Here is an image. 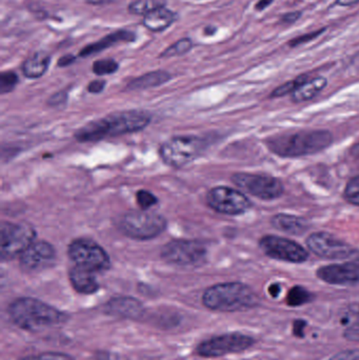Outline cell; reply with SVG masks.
Returning <instances> with one entry per match:
<instances>
[{"instance_id": "d6a6232c", "label": "cell", "mask_w": 359, "mask_h": 360, "mask_svg": "<svg viewBox=\"0 0 359 360\" xmlns=\"http://www.w3.org/2000/svg\"><path fill=\"white\" fill-rule=\"evenodd\" d=\"M20 360H74L70 355L65 353H57V352H48V353H41L39 355H31L28 357L22 358Z\"/></svg>"}, {"instance_id": "4fadbf2b", "label": "cell", "mask_w": 359, "mask_h": 360, "mask_svg": "<svg viewBox=\"0 0 359 360\" xmlns=\"http://www.w3.org/2000/svg\"><path fill=\"white\" fill-rule=\"evenodd\" d=\"M259 248L266 256L275 260L290 263H302L309 259L304 246L294 240L277 235H266L259 240Z\"/></svg>"}, {"instance_id": "44dd1931", "label": "cell", "mask_w": 359, "mask_h": 360, "mask_svg": "<svg viewBox=\"0 0 359 360\" xmlns=\"http://www.w3.org/2000/svg\"><path fill=\"white\" fill-rule=\"evenodd\" d=\"M327 78L323 77V76L309 78L292 93V101L295 103H302L312 100L327 86Z\"/></svg>"}, {"instance_id": "ffe728a7", "label": "cell", "mask_w": 359, "mask_h": 360, "mask_svg": "<svg viewBox=\"0 0 359 360\" xmlns=\"http://www.w3.org/2000/svg\"><path fill=\"white\" fill-rule=\"evenodd\" d=\"M136 35L133 32L121 29V31H116L114 33L110 34V35H107L106 37L102 38L95 44H91L89 46H85L81 51L79 55L81 57H89L91 55L97 54V53L102 52V51H104L106 48H110V46H115V44H119V42L134 41Z\"/></svg>"}, {"instance_id": "52a82bcc", "label": "cell", "mask_w": 359, "mask_h": 360, "mask_svg": "<svg viewBox=\"0 0 359 360\" xmlns=\"http://www.w3.org/2000/svg\"><path fill=\"white\" fill-rule=\"evenodd\" d=\"M36 232L27 222L1 223L0 231V255L3 260L13 259L35 241Z\"/></svg>"}, {"instance_id": "836d02e7", "label": "cell", "mask_w": 359, "mask_h": 360, "mask_svg": "<svg viewBox=\"0 0 359 360\" xmlns=\"http://www.w3.org/2000/svg\"><path fill=\"white\" fill-rule=\"evenodd\" d=\"M325 27L323 29H317V31L312 32V33L304 34V35L298 36V37L294 38V39L290 40L289 46L294 48V46H300V44H306V42L312 41L315 38L320 36L323 32L325 31Z\"/></svg>"}, {"instance_id": "f546056e", "label": "cell", "mask_w": 359, "mask_h": 360, "mask_svg": "<svg viewBox=\"0 0 359 360\" xmlns=\"http://www.w3.org/2000/svg\"><path fill=\"white\" fill-rule=\"evenodd\" d=\"M118 69V63L114 59H102L93 65V72L96 75L104 76L115 73Z\"/></svg>"}, {"instance_id": "7402d4cb", "label": "cell", "mask_w": 359, "mask_h": 360, "mask_svg": "<svg viewBox=\"0 0 359 360\" xmlns=\"http://www.w3.org/2000/svg\"><path fill=\"white\" fill-rule=\"evenodd\" d=\"M175 19V13L163 6L146 15L144 18V25L150 31L161 32L168 29Z\"/></svg>"}, {"instance_id": "ee69618b", "label": "cell", "mask_w": 359, "mask_h": 360, "mask_svg": "<svg viewBox=\"0 0 359 360\" xmlns=\"http://www.w3.org/2000/svg\"><path fill=\"white\" fill-rule=\"evenodd\" d=\"M351 154H352V156L359 159V141L353 145L352 149H351Z\"/></svg>"}, {"instance_id": "5b68a950", "label": "cell", "mask_w": 359, "mask_h": 360, "mask_svg": "<svg viewBox=\"0 0 359 360\" xmlns=\"http://www.w3.org/2000/svg\"><path fill=\"white\" fill-rule=\"evenodd\" d=\"M118 227L128 237L149 240L165 231L167 220L163 215L148 210L130 211L119 219Z\"/></svg>"}, {"instance_id": "74e56055", "label": "cell", "mask_w": 359, "mask_h": 360, "mask_svg": "<svg viewBox=\"0 0 359 360\" xmlns=\"http://www.w3.org/2000/svg\"><path fill=\"white\" fill-rule=\"evenodd\" d=\"M302 16V12H290L287 13V14L283 15L281 16L280 20L283 21V23H287V25H292V23L297 21L298 19Z\"/></svg>"}, {"instance_id": "f35d334b", "label": "cell", "mask_w": 359, "mask_h": 360, "mask_svg": "<svg viewBox=\"0 0 359 360\" xmlns=\"http://www.w3.org/2000/svg\"><path fill=\"white\" fill-rule=\"evenodd\" d=\"M67 100V94L65 92L57 93V94L53 95L52 98L50 99V105H62V103L66 102Z\"/></svg>"}, {"instance_id": "e575fe53", "label": "cell", "mask_w": 359, "mask_h": 360, "mask_svg": "<svg viewBox=\"0 0 359 360\" xmlns=\"http://www.w3.org/2000/svg\"><path fill=\"white\" fill-rule=\"evenodd\" d=\"M346 324H352L351 326H359V303L350 305L346 311Z\"/></svg>"}, {"instance_id": "8992f818", "label": "cell", "mask_w": 359, "mask_h": 360, "mask_svg": "<svg viewBox=\"0 0 359 360\" xmlns=\"http://www.w3.org/2000/svg\"><path fill=\"white\" fill-rule=\"evenodd\" d=\"M207 147L205 139L197 136H178L161 145L159 153L165 164L182 168L196 159Z\"/></svg>"}, {"instance_id": "4dcf8cb0", "label": "cell", "mask_w": 359, "mask_h": 360, "mask_svg": "<svg viewBox=\"0 0 359 360\" xmlns=\"http://www.w3.org/2000/svg\"><path fill=\"white\" fill-rule=\"evenodd\" d=\"M18 82V76L14 72H4L0 75V92L7 94L14 90Z\"/></svg>"}, {"instance_id": "d590c367", "label": "cell", "mask_w": 359, "mask_h": 360, "mask_svg": "<svg viewBox=\"0 0 359 360\" xmlns=\"http://www.w3.org/2000/svg\"><path fill=\"white\" fill-rule=\"evenodd\" d=\"M329 360H359V349H346L336 354Z\"/></svg>"}, {"instance_id": "7bdbcfd3", "label": "cell", "mask_w": 359, "mask_h": 360, "mask_svg": "<svg viewBox=\"0 0 359 360\" xmlns=\"http://www.w3.org/2000/svg\"><path fill=\"white\" fill-rule=\"evenodd\" d=\"M270 291V294L272 295L273 297L278 296L279 292H280V286L278 284H272L269 288Z\"/></svg>"}, {"instance_id": "ac0fdd59", "label": "cell", "mask_w": 359, "mask_h": 360, "mask_svg": "<svg viewBox=\"0 0 359 360\" xmlns=\"http://www.w3.org/2000/svg\"><path fill=\"white\" fill-rule=\"evenodd\" d=\"M271 223L275 229L289 234V235L299 236L308 231L310 225L306 219L297 215L278 213L271 218Z\"/></svg>"}, {"instance_id": "3957f363", "label": "cell", "mask_w": 359, "mask_h": 360, "mask_svg": "<svg viewBox=\"0 0 359 360\" xmlns=\"http://www.w3.org/2000/svg\"><path fill=\"white\" fill-rule=\"evenodd\" d=\"M10 318L22 330L41 332L45 328L58 326L66 321L67 315L60 309L31 297L15 299L10 305Z\"/></svg>"}, {"instance_id": "e0dca14e", "label": "cell", "mask_w": 359, "mask_h": 360, "mask_svg": "<svg viewBox=\"0 0 359 360\" xmlns=\"http://www.w3.org/2000/svg\"><path fill=\"white\" fill-rule=\"evenodd\" d=\"M106 311L110 315L136 319L142 317L144 309L137 299L132 297H115L107 303Z\"/></svg>"}, {"instance_id": "6da1fadb", "label": "cell", "mask_w": 359, "mask_h": 360, "mask_svg": "<svg viewBox=\"0 0 359 360\" xmlns=\"http://www.w3.org/2000/svg\"><path fill=\"white\" fill-rule=\"evenodd\" d=\"M150 122L151 116L147 112H121L107 116L102 119L89 122L77 131L75 138L81 142H94L107 137L138 132L146 128Z\"/></svg>"}, {"instance_id": "7a4b0ae2", "label": "cell", "mask_w": 359, "mask_h": 360, "mask_svg": "<svg viewBox=\"0 0 359 360\" xmlns=\"http://www.w3.org/2000/svg\"><path fill=\"white\" fill-rule=\"evenodd\" d=\"M333 136L327 130H304L271 137L266 147L275 155L285 158L302 157L319 153L330 147Z\"/></svg>"}, {"instance_id": "603a6c76", "label": "cell", "mask_w": 359, "mask_h": 360, "mask_svg": "<svg viewBox=\"0 0 359 360\" xmlns=\"http://www.w3.org/2000/svg\"><path fill=\"white\" fill-rule=\"evenodd\" d=\"M50 60H51V57L48 53L43 52V51L34 53L22 65V72H24L25 76L32 78V79L41 77L47 72Z\"/></svg>"}, {"instance_id": "ba28073f", "label": "cell", "mask_w": 359, "mask_h": 360, "mask_svg": "<svg viewBox=\"0 0 359 360\" xmlns=\"http://www.w3.org/2000/svg\"><path fill=\"white\" fill-rule=\"evenodd\" d=\"M306 246L317 256L329 260H352L359 251L327 232H315L306 239Z\"/></svg>"}, {"instance_id": "f1b7e54d", "label": "cell", "mask_w": 359, "mask_h": 360, "mask_svg": "<svg viewBox=\"0 0 359 360\" xmlns=\"http://www.w3.org/2000/svg\"><path fill=\"white\" fill-rule=\"evenodd\" d=\"M344 198L355 206H359V174L352 177L344 189Z\"/></svg>"}, {"instance_id": "8fae6325", "label": "cell", "mask_w": 359, "mask_h": 360, "mask_svg": "<svg viewBox=\"0 0 359 360\" xmlns=\"http://www.w3.org/2000/svg\"><path fill=\"white\" fill-rule=\"evenodd\" d=\"M161 256L171 265H196L205 261L207 248L197 240L176 239L163 246Z\"/></svg>"}, {"instance_id": "60d3db41", "label": "cell", "mask_w": 359, "mask_h": 360, "mask_svg": "<svg viewBox=\"0 0 359 360\" xmlns=\"http://www.w3.org/2000/svg\"><path fill=\"white\" fill-rule=\"evenodd\" d=\"M273 1H274V0H259V1L256 4L255 8L257 11H264V8L271 6Z\"/></svg>"}, {"instance_id": "cb8c5ba5", "label": "cell", "mask_w": 359, "mask_h": 360, "mask_svg": "<svg viewBox=\"0 0 359 360\" xmlns=\"http://www.w3.org/2000/svg\"><path fill=\"white\" fill-rule=\"evenodd\" d=\"M171 75L165 71H154L144 74L128 84V90H146L169 81Z\"/></svg>"}, {"instance_id": "9c48e42d", "label": "cell", "mask_w": 359, "mask_h": 360, "mask_svg": "<svg viewBox=\"0 0 359 360\" xmlns=\"http://www.w3.org/2000/svg\"><path fill=\"white\" fill-rule=\"evenodd\" d=\"M68 254L76 265L92 272L107 271L111 267L108 253L91 239H75L69 246Z\"/></svg>"}, {"instance_id": "b9f144b4", "label": "cell", "mask_w": 359, "mask_h": 360, "mask_svg": "<svg viewBox=\"0 0 359 360\" xmlns=\"http://www.w3.org/2000/svg\"><path fill=\"white\" fill-rule=\"evenodd\" d=\"M359 4V0H336V4L340 6H353Z\"/></svg>"}, {"instance_id": "277c9868", "label": "cell", "mask_w": 359, "mask_h": 360, "mask_svg": "<svg viewBox=\"0 0 359 360\" xmlns=\"http://www.w3.org/2000/svg\"><path fill=\"white\" fill-rule=\"evenodd\" d=\"M203 303L213 311L239 312L257 307L259 298L247 284L224 282L207 288L203 295Z\"/></svg>"}, {"instance_id": "2e32d148", "label": "cell", "mask_w": 359, "mask_h": 360, "mask_svg": "<svg viewBox=\"0 0 359 360\" xmlns=\"http://www.w3.org/2000/svg\"><path fill=\"white\" fill-rule=\"evenodd\" d=\"M316 275L323 281L335 286L357 284L359 282V257L342 263H334L319 267Z\"/></svg>"}, {"instance_id": "d6986e66", "label": "cell", "mask_w": 359, "mask_h": 360, "mask_svg": "<svg viewBox=\"0 0 359 360\" xmlns=\"http://www.w3.org/2000/svg\"><path fill=\"white\" fill-rule=\"evenodd\" d=\"M69 278L74 290L81 294H93L100 288V284L94 275V272L85 267L79 265L72 267L69 273Z\"/></svg>"}, {"instance_id": "f6af8a7d", "label": "cell", "mask_w": 359, "mask_h": 360, "mask_svg": "<svg viewBox=\"0 0 359 360\" xmlns=\"http://www.w3.org/2000/svg\"><path fill=\"white\" fill-rule=\"evenodd\" d=\"M215 31H216L215 27H205V34H208V35H210V34H211V35H213L214 32H215Z\"/></svg>"}, {"instance_id": "d4e9b609", "label": "cell", "mask_w": 359, "mask_h": 360, "mask_svg": "<svg viewBox=\"0 0 359 360\" xmlns=\"http://www.w3.org/2000/svg\"><path fill=\"white\" fill-rule=\"evenodd\" d=\"M165 0H134L129 6V12L134 15H148L159 8H163Z\"/></svg>"}, {"instance_id": "484cf974", "label": "cell", "mask_w": 359, "mask_h": 360, "mask_svg": "<svg viewBox=\"0 0 359 360\" xmlns=\"http://www.w3.org/2000/svg\"><path fill=\"white\" fill-rule=\"evenodd\" d=\"M192 40L189 39V38H182V39H180L175 44L170 46L169 48H165L161 53V58H171V57L174 56H180V55L188 53L192 48Z\"/></svg>"}, {"instance_id": "9a60e30c", "label": "cell", "mask_w": 359, "mask_h": 360, "mask_svg": "<svg viewBox=\"0 0 359 360\" xmlns=\"http://www.w3.org/2000/svg\"><path fill=\"white\" fill-rule=\"evenodd\" d=\"M56 251L47 241H34L20 255V267L28 273L49 269L55 262Z\"/></svg>"}, {"instance_id": "1f68e13d", "label": "cell", "mask_w": 359, "mask_h": 360, "mask_svg": "<svg viewBox=\"0 0 359 360\" xmlns=\"http://www.w3.org/2000/svg\"><path fill=\"white\" fill-rule=\"evenodd\" d=\"M136 199H137L138 206L142 208V210H149L151 206L157 204L156 196L153 195L151 192L146 191V189H140L136 194Z\"/></svg>"}, {"instance_id": "30bf717a", "label": "cell", "mask_w": 359, "mask_h": 360, "mask_svg": "<svg viewBox=\"0 0 359 360\" xmlns=\"http://www.w3.org/2000/svg\"><path fill=\"white\" fill-rule=\"evenodd\" d=\"M232 181L245 193L262 200L277 199L285 192L283 182L270 175L236 173Z\"/></svg>"}, {"instance_id": "7c38bea8", "label": "cell", "mask_w": 359, "mask_h": 360, "mask_svg": "<svg viewBox=\"0 0 359 360\" xmlns=\"http://www.w3.org/2000/svg\"><path fill=\"white\" fill-rule=\"evenodd\" d=\"M254 345V339L241 333H229L212 337L203 341L196 347V353L201 357H220L226 354L245 351Z\"/></svg>"}, {"instance_id": "4316f807", "label": "cell", "mask_w": 359, "mask_h": 360, "mask_svg": "<svg viewBox=\"0 0 359 360\" xmlns=\"http://www.w3.org/2000/svg\"><path fill=\"white\" fill-rule=\"evenodd\" d=\"M309 76L306 75H300L298 76L297 78H295L294 80H290V81L285 82V84H281L278 88H275L272 93H271V97H274V98H278V97L285 96V95L292 94L298 86H302L306 80L309 79Z\"/></svg>"}, {"instance_id": "8d00e7d4", "label": "cell", "mask_w": 359, "mask_h": 360, "mask_svg": "<svg viewBox=\"0 0 359 360\" xmlns=\"http://www.w3.org/2000/svg\"><path fill=\"white\" fill-rule=\"evenodd\" d=\"M104 86H106V81L104 80H94L91 84L88 86V90H89L90 93H94V94H98V93L102 92L104 90Z\"/></svg>"}, {"instance_id": "83f0119b", "label": "cell", "mask_w": 359, "mask_h": 360, "mask_svg": "<svg viewBox=\"0 0 359 360\" xmlns=\"http://www.w3.org/2000/svg\"><path fill=\"white\" fill-rule=\"evenodd\" d=\"M311 299L312 294L302 286H294L287 295V303L293 307L309 302Z\"/></svg>"}, {"instance_id": "ab89813d", "label": "cell", "mask_w": 359, "mask_h": 360, "mask_svg": "<svg viewBox=\"0 0 359 360\" xmlns=\"http://www.w3.org/2000/svg\"><path fill=\"white\" fill-rule=\"evenodd\" d=\"M75 60H76V57L74 55H65L58 60V67H68V65H72Z\"/></svg>"}, {"instance_id": "5bb4252c", "label": "cell", "mask_w": 359, "mask_h": 360, "mask_svg": "<svg viewBox=\"0 0 359 360\" xmlns=\"http://www.w3.org/2000/svg\"><path fill=\"white\" fill-rule=\"evenodd\" d=\"M208 206L215 212L226 215H241L251 208L249 198L238 189L216 187L207 195Z\"/></svg>"}]
</instances>
